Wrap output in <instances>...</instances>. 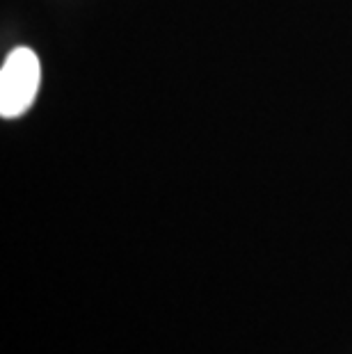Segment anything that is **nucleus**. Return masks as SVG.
Wrapping results in <instances>:
<instances>
[{"mask_svg":"<svg viewBox=\"0 0 352 354\" xmlns=\"http://www.w3.org/2000/svg\"><path fill=\"white\" fill-rule=\"evenodd\" d=\"M41 80L39 57L30 48H17L7 55L0 71V115L21 117L33 105Z\"/></svg>","mask_w":352,"mask_h":354,"instance_id":"obj_1","label":"nucleus"}]
</instances>
